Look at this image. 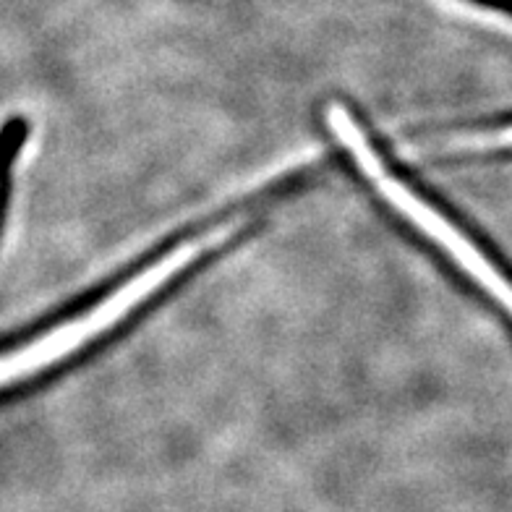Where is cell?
Returning a JSON list of instances; mask_svg holds the SVG:
<instances>
[{
    "label": "cell",
    "mask_w": 512,
    "mask_h": 512,
    "mask_svg": "<svg viewBox=\"0 0 512 512\" xmlns=\"http://www.w3.org/2000/svg\"><path fill=\"white\" fill-rule=\"evenodd\" d=\"M236 225H220V228L209 230L204 236L191 238V241L181 243L176 249L165 254L160 262L149 264L147 270L139 272L136 277H131L126 285L110 293L102 304H97L95 309L84 311L81 317H76L74 322L61 324L55 330L45 332L42 337H37L34 343L24 345V348H16L11 353H3L0 356V387L6 384H14L24 377H32L37 371L48 369V366L58 364L61 358H66L68 353H74L76 348L87 345L92 337L108 332L110 327L121 322L126 314L136 309L139 304H144L155 290H160L162 285L170 283L178 272H183L189 264H194L199 256L207 254L209 249H215L225 238L233 233Z\"/></svg>",
    "instance_id": "6da1fadb"
},
{
    "label": "cell",
    "mask_w": 512,
    "mask_h": 512,
    "mask_svg": "<svg viewBox=\"0 0 512 512\" xmlns=\"http://www.w3.org/2000/svg\"><path fill=\"white\" fill-rule=\"evenodd\" d=\"M324 118L330 123L337 142L351 152L353 162H356L358 168H361V173L377 186L379 194H382L392 207L398 209L400 215L408 217L421 233H426L437 246H442V249H445L447 254H450L452 259H455V262H458L460 267H463V270L468 272V275H471L473 280H476V283H479L481 288H484L486 293H489V296H492L512 317L510 280L486 259L484 251H481L476 243L468 241L450 220H445V217L439 215L432 204H426L416 191L408 189L398 176H392L390 170L384 168L382 157L377 155V149L371 147V142L364 134V128L358 126V121L353 118L351 110L345 108V105H340V102H330L327 110H324Z\"/></svg>",
    "instance_id": "7a4b0ae2"
},
{
    "label": "cell",
    "mask_w": 512,
    "mask_h": 512,
    "mask_svg": "<svg viewBox=\"0 0 512 512\" xmlns=\"http://www.w3.org/2000/svg\"><path fill=\"white\" fill-rule=\"evenodd\" d=\"M455 147H463V149H502V147H512V126L499 128V131H489V134L468 136V139H460V142H455Z\"/></svg>",
    "instance_id": "3957f363"
}]
</instances>
